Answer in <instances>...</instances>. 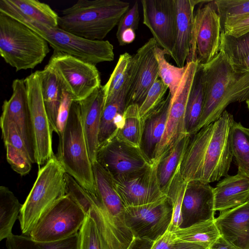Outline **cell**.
Instances as JSON below:
<instances>
[{
	"instance_id": "6da1fadb",
	"label": "cell",
	"mask_w": 249,
	"mask_h": 249,
	"mask_svg": "<svg viewBox=\"0 0 249 249\" xmlns=\"http://www.w3.org/2000/svg\"><path fill=\"white\" fill-rule=\"evenodd\" d=\"M234 122L225 110L216 121L191 136L180 165L185 181L210 183L228 175L233 158L231 141Z\"/></svg>"
},
{
	"instance_id": "7a4b0ae2",
	"label": "cell",
	"mask_w": 249,
	"mask_h": 249,
	"mask_svg": "<svg viewBox=\"0 0 249 249\" xmlns=\"http://www.w3.org/2000/svg\"><path fill=\"white\" fill-rule=\"evenodd\" d=\"M200 66L205 101L196 132L218 119L229 104L249 99V71H236L222 52Z\"/></svg>"
},
{
	"instance_id": "3957f363",
	"label": "cell",
	"mask_w": 249,
	"mask_h": 249,
	"mask_svg": "<svg viewBox=\"0 0 249 249\" xmlns=\"http://www.w3.org/2000/svg\"><path fill=\"white\" fill-rule=\"evenodd\" d=\"M129 5L120 0H79L62 11L58 27L87 39L103 40L118 24Z\"/></svg>"
},
{
	"instance_id": "277c9868",
	"label": "cell",
	"mask_w": 249,
	"mask_h": 249,
	"mask_svg": "<svg viewBox=\"0 0 249 249\" xmlns=\"http://www.w3.org/2000/svg\"><path fill=\"white\" fill-rule=\"evenodd\" d=\"M57 159L71 176L92 197L96 194L92 164L83 131L78 101H73L68 120L58 135Z\"/></svg>"
},
{
	"instance_id": "5b68a950",
	"label": "cell",
	"mask_w": 249,
	"mask_h": 249,
	"mask_svg": "<svg viewBox=\"0 0 249 249\" xmlns=\"http://www.w3.org/2000/svg\"><path fill=\"white\" fill-rule=\"evenodd\" d=\"M49 45L25 24L0 13V54L16 71L40 64L50 52Z\"/></svg>"
},
{
	"instance_id": "8992f818",
	"label": "cell",
	"mask_w": 249,
	"mask_h": 249,
	"mask_svg": "<svg viewBox=\"0 0 249 249\" xmlns=\"http://www.w3.org/2000/svg\"><path fill=\"white\" fill-rule=\"evenodd\" d=\"M65 174L55 156L39 169L36 179L18 216L22 234L29 236L40 218L66 195Z\"/></svg>"
},
{
	"instance_id": "52a82bcc",
	"label": "cell",
	"mask_w": 249,
	"mask_h": 249,
	"mask_svg": "<svg viewBox=\"0 0 249 249\" xmlns=\"http://www.w3.org/2000/svg\"><path fill=\"white\" fill-rule=\"evenodd\" d=\"M44 39L53 49L85 62L95 65L114 59L113 46L108 40H91L57 27H50L23 18H14Z\"/></svg>"
},
{
	"instance_id": "ba28073f",
	"label": "cell",
	"mask_w": 249,
	"mask_h": 249,
	"mask_svg": "<svg viewBox=\"0 0 249 249\" xmlns=\"http://www.w3.org/2000/svg\"><path fill=\"white\" fill-rule=\"evenodd\" d=\"M87 214L68 195L57 200L40 218L29 237L39 242H53L78 232Z\"/></svg>"
},
{
	"instance_id": "9c48e42d",
	"label": "cell",
	"mask_w": 249,
	"mask_h": 249,
	"mask_svg": "<svg viewBox=\"0 0 249 249\" xmlns=\"http://www.w3.org/2000/svg\"><path fill=\"white\" fill-rule=\"evenodd\" d=\"M56 76L62 89L73 101H81L101 87L95 65L56 52L45 66Z\"/></svg>"
},
{
	"instance_id": "30bf717a",
	"label": "cell",
	"mask_w": 249,
	"mask_h": 249,
	"mask_svg": "<svg viewBox=\"0 0 249 249\" xmlns=\"http://www.w3.org/2000/svg\"><path fill=\"white\" fill-rule=\"evenodd\" d=\"M186 64L187 68L180 85L174 95L171 97L165 129L156 150L155 161L159 162L181 139L188 135L185 127L186 108L199 64L196 61H190Z\"/></svg>"
},
{
	"instance_id": "8fae6325",
	"label": "cell",
	"mask_w": 249,
	"mask_h": 249,
	"mask_svg": "<svg viewBox=\"0 0 249 249\" xmlns=\"http://www.w3.org/2000/svg\"><path fill=\"white\" fill-rule=\"evenodd\" d=\"M32 124L36 163L40 167L54 156L52 147L53 130L43 101L40 71L24 79Z\"/></svg>"
},
{
	"instance_id": "7c38bea8",
	"label": "cell",
	"mask_w": 249,
	"mask_h": 249,
	"mask_svg": "<svg viewBox=\"0 0 249 249\" xmlns=\"http://www.w3.org/2000/svg\"><path fill=\"white\" fill-rule=\"evenodd\" d=\"M195 11L193 45L188 61L204 65L219 52L221 27L214 0H202Z\"/></svg>"
},
{
	"instance_id": "4fadbf2b",
	"label": "cell",
	"mask_w": 249,
	"mask_h": 249,
	"mask_svg": "<svg viewBox=\"0 0 249 249\" xmlns=\"http://www.w3.org/2000/svg\"><path fill=\"white\" fill-rule=\"evenodd\" d=\"M172 208L167 196L143 205L125 207V223L137 241L152 242L168 229Z\"/></svg>"
},
{
	"instance_id": "5bb4252c",
	"label": "cell",
	"mask_w": 249,
	"mask_h": 249,
	"mask_svg": "<svg viewBox=\"0 0 249 249\" xmlns=\"http://www.w3.org/2000/svg\"><path fill=\"white\" fill-rule=\"evenodd\" d=\"M159 162L132 174L112 178L114 188L125 207L152 203L165 197L158 178Z\"/></svg>"
},
{
	"instance_id": "9a60e30c",
	"label": "cell",
	"mask_w": 249,
	"mask_h": 249,
	"mask_svg": "<svg viewBox=\"0 0 249 249\" xmlns=\"http://www.w3.org/2000/svg\"><path fill=\"white\" fill-rule=\"evenodd\" d=\"M96 160L112 178L142 171L153 162L141 147L125 143L115 136L99 147Z\"/></svg>"
},
{
	"instance_id": "2e32d148",
	"label": "cell",
	"mask_w": 249,
	"mask_h": 249,
	"mask_svg": "<svg viewBox=\"0 0 249 249\" xmlns=\"http://www.w3.org/2000/svg\"><path fill=\"white\" fill-rule=\"evenodd\" d=\"M143 24L158 46L172 58L176 42V10L174 0H142Z\"/></svg>"
},
{
	"instance_id": "e0dca14e",
	"label": "cell",
	"mask_w": 249,
	"mask_h": 249,
	"mask_svg": "<svg viewBox=\"0 0 249 249\" xmlns=\"http://www.w3.org/2000/svg\"><path fill=\"white\" fill-rule=\"evenodd\" d=\"M157 45L153 37L151 38L132 55L126 97L127 107L131 104L140 106L159 77L158 64L154 52Z\"/></svg>"
},
{
	"instance_id": "ac0fdd59",
	"label": "cell",
	"mask_w": 249,
	"mask_h": 249,
	"mask_svg": "<svg viewBox=\"0 0 249 249\" xmlns=\"http://www.w3.org/2000/svg\"><path fill=\"white\" fill-rule=\"evenodd\" d=\"M92 168L96 194L91 196L112 224L129 242L135 244L137 240L126 224L125 207L114 188L112 177L97 160Z\"/></svg>"
},
{
	"instance_id": "d6986e66",
	"label": "cell",
	"mask_w": 249,
	"mask_h": 249,
	"mask_svg": "<svg viewBox=\"0 0 249 249\" xmlns=\"http://www.w3.org/2000/svg\"><path fill=\"white\" fill-rule=\"evenodd\" d=\"M12 94L4 101L0 119L14 122L22 138L33 163H36L34 135L24 79H15Z\"/></svg>"
},
{
	"instance_id": "ffe728a7",
	"label": "cell",
	"mask_w": 249,
	"mask_h": 249,
	"mask_svg": "<svg viewBox=\"0 0 249 249\" xmlns=\"http://www.w3.org/2000/svg\"><path fill=\"white\" fill-rule=\"evenodd\" d=\"M213 188L199 180L187 182L181 207V228L215 219Z\"/></svg>"
},
{
	"instance_id": "44dd1931",
	"label": "cell",
	"mask_w": 249,
	"mask_h": 249,
	"mask_svg": "<svg viewBox=\"0 0 249 249\" xmlns=\"http://www.w3.org/2000/svg\"><path fill=\"white\" fill-rule=\"evenodd\" d=\"M176 10V42L172 58L183 67L191 57L193 45L195 8L202 0H174Z\"/></svg>"
},
{
	"instance_id": "7402d4cb",
	"label": "cell",
	"mask_w": 249,
	"mask_h": 249,
	"mask_svg": "<svg viewBox=\"0 0 249 249\" xmlns=\"http://www.w3.org/2000/svg\"><path fill=\"white\" fill-rule=\"evenodd\" d=\"M105 93L103 86L86 98L78 101L83 131L92 164L96 161L98 137Z\"/></svg>"
},
{
	"instance_id": "603a6c76",
	"label": "cell",
	"mask_w": 249,
	"mask_h": 249,
	"mask_svg": "<svg viewBox=\"0 0 249 249\" xmlns=\"http://www.w3.org/2000/svg\"><path fill=\"white\" fill-rule=\"evenodd\" d=\"M221 235L239 249H249V200L214 219Z\"/></svg>"
},
{
	"instance_id": "cb8c5ba5",
	"label": "cell",
	"mask_w": 249,
	"mask_h": 249,
	"mask_svg": "<svg viewBox=\"0 0 249 249\" xmlns=\"http://www.w3.org/2000/svg\"><path fill=\"white\" fill-rule=\"evenodd\" d=\"M78 231V249H116L110 228L94 202Z\"/></svg>"
},
{
	"instance_id": "d4e9b609",
	"label": "cell",
	"mask_w": 249,
	"mask_h": 249,
	"mask_svg": "<svg viewBox=\"0 0 249 249\" xmlns=\"http://www.w3.org/2000/svg\"><path fill=\"white\" fill-rule=\"evenodd\" d=\"M0 13L50 27H57L59 16L47 4L37 0H0Z\"/></svg>"
},
{
	"instance_id": "484cf974",
	"label": "cell",
	"mask_w": 249,
	"mask_h": 249,
	"mask_svg": "<svg viewBox=\"0 0 249 249\" xmlns=\"http://www.w3.org/2000/svg\"><path fill=\"white\" fill-rule=\"evenodd\" d=\"M214 211L222 212L244 204L249 200V178L228 175L213 188Z\"/></svg>"
},
{
	"instance_id": "4316f807",
	"label": "cell",
	"mask_w": 249,
	"mask_h": 249,
	"mask_svg": "<svg viewBox=\"0 0 249 249\" xmlns=\"http://www.w3.org/2000/svg\"><path fill=\"white\" fill-rule=\"evenodd\" d=\"M171 95L169 93L161 104L144 120L140 147L145 155L154 161L156 150L165 129Z\"/></svg>"
},
{
	"instance_id": "83f0119b",
	"label": "cell",
	"mask_w": 249,
	"mask_h": 249,
	"mask_svg": "<svg viewBox=\"0 0 249 249\" xmlns=\"http://www.w3.org/2000/svg\"><path fill=\"white\" fill-rule=\"evenodd\" d=\"M42 94L45 109L53 131L57 133V118L63 89L55 74L45 67L40 71Z\"/></svg>"
},
{
	"instance_id": "f1b7e54d",
	"label": "cell",
	"mask_w": 249,
	"mask_h": 249,
	"mask_svg": "<svg viewBox=\"0 0 249 249\" xmlns=\"http://www.w3.org/2000/svg\"><path fill=\"white\" fill-rule=\"evenodd\" d=\"M205 91L201 68L198 65L188 98L185 116L187 134L192 136L196 133L203 112Z\"/></svg>"
},
{
	"instance_id": "f546056e",
	"label": "cell",
	"mask_w": 249,
	"mask_h": 249,
	"mask_svg": "<svg viewBox=\"0 0 249 249\" xmlns=\"http://www.w3.org/2000/svg\"><path fill=\"white\" fill-rule=\"evenodd\" d=\"M190 137L187 135L181 139L159 162L158 178L160 187L165 195L174 174L181 164Z\"/></svg>"
},
{
	"instance_id": "4dcf8cb0",
	"label": "cell",
	"mask_w": 249,
	"mask_h": 249,
	"mask_svg": "<svg viewBox=\"0 0 249 249\" xmlns=\"http://www.w3.org/2000/svg\"><path fill=\"white\" fill-rule=\"evenodd\" d=\"M180 241L210 247L221 236L214 219L206 220L172 231Z\"/></svg>"
},
{
	"instance_id": "1f68e13d",
	"label": "cell",
	"mask_w": 249,
	"mask_h": 249,
	"mask_svg": "<svg viewBox=\"0 0 249 249\" xmlns=\"http://www.w3.org/2000/svg\"><path fill=\"white\" fill-rule=\"evenodd\" d=\"M22 206L10 189L0 187V240L8 238L12 233V228Z\"/></svg>"
},
{
	"instance_id": "d6a6232c",
	"label": "cell",
	"mask_w": 249,
	"mask_h": 249,
	"mask_svg": "<svg viewBox=\"0 0 249 249\" xmlns=\"http://www.w3.org/2000/svg\"><path fill=\"white\" fill-rule=\"evenodd\" d=\"M231 149L238 167L237 173L249 178V128L234 122L231 134Z\"/></svg>"
},
{
	"instance_id": "836d02e7",
	"label": "cell",
	"mask_w": 249,
	"mask_h": 249,
	"mask_svg": "<svg viewBox=\"0 0 249 249\" xmlns=\"http://www.w3.org/2000/svg\"><path fill=\"white\" fill-rule=\"evenodd\" d=\"M78 232L56 241L39 242L30 237L12 234L6 238L7 249H78Z\"/></svg>"
},
{
	"instance_id": "e575fe53",
	"label": "cell",
	"mask_w": 249,
	"mask_h": 249,
	"mask_svg": "<svg viewBox=\"0 0 249 249\" xmlns=\"http://www.w3.org/2000/svg\"><path fill=\"white\" fill-rule=\"evenodd\" d=\"M143 126L144 121L140 115L139 106L130 105L125 110L123 126L118 130L115 136L125 143L140 147Z\"/></svg>"
},
{
	"instance_id": "d590c367",
	"label": "cell",
	"mask_w": 249,
	"mask_h": 249,
	"mask_svg": "<svg viewBox=\"0 0 249 249\" xmlns=\"http://www.w3.org/2000/svg\"><path fill=\"white\" fill-rule=\"evenodd\" d=\"M132 55L128 53L121 54L106 84L103 86L105 102L117 96L126 86L129 87L130 65Z\"/></svg>"
},
{
	"instance_id": "8d00e7d4",
	"label": "cell",
	"mask_w": 249,
	"mask_h": 249,
	"mask_svg": "<svg viewBox=\"0 0 249 249\" xmlns=\"http://www.w3.org/2000/svg\"><path fill=\"white\" fill-rule=\"evenodd\" d=\"M187 183L181 176L179 166L166 193L172 208V219L168 229L171 231L181 228L182 223L181 207Z\"/></svg>"
},
{
	"instance_id": "74e56055",
	"label": "cell",
	"mask_w": 249,
	"mask_h": 249,
	"mask_svg": "<svg viewBox=\"0 0 249 249\" xmlns=\"http://www.w3.org/2000/svg\"><path fill=\"white\" fill-rule=\"evenodd\" d=\"M154 52L158 64L159 77L168 87L169 93L172 97L180 85L186 71L187 64L183 67L171 64L165 59V55L167 53L158 45L155 48Z\"/></svg>"
},
{
	"instance_id": "f35d334b",
	"label": "cell",
	"mask_w": 249,
	"mask_h": 249,
	"mask_svg": "<svg viewBox=\"0 0 249 249\" xmlns=\"http://www.w3.org/2000/svg\"><path fill=\"white\" fill-rule=\"evenodd\" d=\"M219 51L233 67L237 66L249 53V32L237 37L221 32Z\"/></svg>"
},
{
	"instance_id": "ab89813d",
	"label": "cell",
	"mask_w": 249,
	"mask_h": 249,
	"mask_svg": "<svg viewBox=\"0 0 249 249\" xmlns=\"http://www.w3.org/2000/svg\"><path fill=\"white\" fill-rule=\"evenodd\" d=\"M214 3L221 30L225 26L249 15V0H217Z\"/></svg>"
},
{
	"instance_id": "60d3db41",
	"label": "cell",
	"mask_w": 249,
	"mask_h": 249,
	"mask_svg": "<svg viewBox=\"0 0 249 249\" xmlns=\"http://www.w3.org/2000/svg\"><path fill=\"white\" fill-rule=\"evenodd\" d=\"M168 89L167 86L159 79L152 86L139 106L140 115L143 121L161 104Z\"/></svg>"
},
{
	"instance_id": "b9f144b4",
	"label": "cell",
	"mask_w": 249,
	"mask_h": 249,
	"mask_svg": "<svg viewBox=\"0 0 249 249\" xmlns=\"http://www.w3.org/2000/svg\"><path fill=\"white\" fill-rule=\"evenodd\" d=\"M4 143L6 159L12 169L21 176L28 174L33 163L30 157L11 144L7 142Z\"/></svg>"
},
{
	"instance_id": "7bdbcfd3",
	"label": "cell",
	"mask_w": 249,
	"mask_h": 249,
	"mask_svg": "<svg viewBox=\"0 0 249 249\" xmlns=\"http://www.w3.org/2000/svg\"><path fill=\"white\" fill-rule=\"evenodd\" d=\"M206 245L185 242L176 239L172 231L167 230L151 244L149 249H209Z\"/></svg>"
},
{
	"instance_id": "ee69618b",
	"label": "cell",
	"mask_w": 249,
	"mask_h": 249,
	"mask_svg": "<svg viewBox=\"0 0 249 249\" xmlns=\"http://www.w3.org/2000/svg\"><path fill=\"white\" fill-rule=\"evenodd\" d=\"M0 126L4 142L11 144L23 151L31 159L25 142L15 124L10 121L0 119Z\"/></svg>"
},
{
	"instance_id": "f6af8a7d",
	"label": "cell",
	"mask_w": 249,
	"mask_h": 249,
	"mask_svg": "<svg viewBox=\"0 0 249 249\" xmlns=\"http://www.w3.org/2000/svg\"><path fill=\"white\" fill-rule=\"evenodd\" d=\"M139 20V5L138 1H136L132 7L123 15L118 24L116 33L118 40L125 30L131 28L134 31L136 30L138 28Z\"/></svg>"
},
{
	"instance_id": "bcb514c9",
	"label": "cell",
	"mask_w": 249,
	"mask_h": 249,
	"mask_svg": "<svg viewBox=\"0 0 249 249\" xmlns=\"http://www.w3.org/2000/svg\"><path fill=\"white\" fill-rule=\"evenodd\" d=\"M73 100L70 95L64 90L57 118V135L63 131L69 116L70 110Z\"/></svg>"
},
{
	"instance_id": "7dc6e473",
	"label": "cell",
	"mask_w": 249,
	"mask_h": 249,
	"mask_svg": "<svg viewBox=\"0 0 249 249\" xmlns=\"http://www.w3.org/2000/svg\"><path fill=\"white\" fill-rule=\"evenodd\" d=\"M249 32V15L225 26L221 30L224 34L237 37Z\"/></svg>"
},
{
	"instance_id": "c3c4849f",
	"label": "cell",
	"mask_w": 249,
	"mask_h": 249,
	"mask_svg": "<svg viewBox=\"0 0 249 249\" xmlns=\"http://www.w3.org/2000/svg\"><path fill=\"white\" fill-rule=\"evenodd\" d=\"M135 31L131 28H128L123 32L120 38L118 41L120 46H124L132 43L135 40Z\"/></svg>"
},
{
	"instance_id": "681fc988",
	"label": "cell",
	"mask_w": 249,
	"mask_h": 249,
	"mask_svg": "<svg viewBox=\"0 0 249 249\" xmlns=\"http://www.w3.org/2000/svg\"><path fill=\"white\" fill-rule=\"evenodd\" d=\"M209 249H239L221 235L212 244Z\"/></svg>"
},
{
	"instance_id": "f907efd6",
	"label": "cell",
	"mask_w": 249,
	"mask_h": 249,
	"mask_svg": "<svg viewBox=\"0 0 249 249\" xmlns=\"http://www.w3.org/2000/svg\"><path fill=\"white\" fill-rule=\"evenodd\" d=\"M233 68L238 72L249 71V53L239 65Z\"/></svg>"
},
{
	"instance_id": "816d5d0a",
	"label": "cell",
	"mask_w": 249,
	"mask_h": 249,
	"mask_svg": "<svg viewBox=\"0 0 249 249\" xmlns=\"http://www.w3.org/2000/svg\"><path fill=\"white\" fill-rule=\"evenodd\" d=\"M248 108L249 109V99L246 101Z\"/></svg>"
},
{
	"instance_id": "f5cc1de1",
	"label": "cell",
	"mask_w": 249,
	"mask_h": 249,
	"mask_svg": "<svg viewBox=\"0 0 249 249\" xmlns=\"http://www.w3.org/2000/svg\"><path fill=\"white\" fill-rule=\"evenodd\" d=\"M150 246L147 249H149Z\"/></svg>"
}]
</instances>
